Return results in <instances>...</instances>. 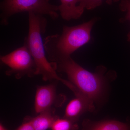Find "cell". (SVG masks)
I'll use <instances>...</instances> for the list:
<instances>
[{
	"label": "cell",
	"mask_w": 130,
	"mask_h": 130,
	"mask_svg": "<svg viewBox=\"0 0 130 130\" xmlns=\"http://www.w3.org/2000/svg\"><path fill=\"white\" fill-rule=\"evenodd\" d=\"M98 20L97 18H93L78 25L64 26L60 35L47 36L44 44L50 61L55 62L71 56L73 53L89 42L92 28Z\"/></svg>",
	"instance_id": "6da1fadb"
},
{
	"label": "cell",
	"mask_w": 130,
	"mask_h": 130,
	"mask_svg": "<svg viewBox=\"0 0 130 130\" xmlns=\"http://www.w3.org/2000/svg\"><path fill=\"white\" fill-rule=\"evenodd\" d=\"M29 13V29L24 43L28 47L35 61L36 71V75L41 76L44 81L56 80L60 81L67 87L70 81L64 80L58 76L53 62L48 60L42 34L46 30L47 21L42 15Z\"/></svg>",
	"instance_id": "7a4b0ae2"
},
{
	"label": "cell",
	"mask_w": 130,
	"mask_h": 130,
	"mask_svg": "<svg viewBox=\"0 0 130 130\" xmlns=\"http://www.w3.org/2000/svg\"><path fill=\"white\" fill-rule=\"evenodd\" d=\"M53 63L56 71L66 74L70 82L90 101L94 103L100 98L103 88L105 67H99L95 73L91 72L76 63L71 56Z\"/></svg>",
	"instance_id": "3957f363"
},
{
	"label": "cell",
	"mask_w": 130,
	"mask_h": 130,
	"mask_svg": "<svg viewBox=\"0 0 130 130\" xmlns=\"http://www.w3.org/2000/svg\"><path fill=\"white\" fill-rule=\"evenodd\" d=\"M1 24L6 26L14 14L23 12L46 15L53 19L59 16L58 6L53 5L50 0H3L1 3Z\"/></svg>",
	"instance_id": "277c9868"
},
{
	"label": "cell",
	"mask_w": 130,
	"mask_h": 130,
	"mask_svg": "<svg viewBox=\"0 0 130 130\" xmlns=\"http://www.w3.org/2000/svg\"><path fill=\"white\" fill-rule=\"evenodd\" d=\"M1 61L7 66L5 73L7 76L13 75L20 79L24 76L32 77L36 75V67L28 47L24 43L23 46L9 53L1 56Z\"/></svg>",
	"instance_id": "5b68a950"
},
{
	"label": "cell",
	"mask_w": 130,
	"mask_h": 130,
	"mask_svg": "<svg viewBox=\"0 0 130 130\" xmlns=\"http://www.w3.org/2000/svg\"><path fill=\"white\" fill-rule=\"evenodd\" d=\"M65 96L57 95L56 85L50 84L38 86L35 95L34 108L37 113L52 108L55 105L60 106L64 102Z\"/></svg>",
	"instance_id": "8992f818"
},
{
	"label": "cell",
	"mask_w": 130,
	"mask_h": 130,
	"mask_svg": "<svg viewBox=\"0 0 130 130\" xmlns=\"http://www.w3.org/2000/svg\"><path fill=\"white\" fill-rule=\"evenodd\" d=\"M94 103L85 96H76L68 104L64 118L77 122L81 115L86 111H93Z\"/></svg>",
	"instance_id": "52a82bcc"
},
{
	"label": "cell",
	"mask_w": 130,
	"mask_h": 130,
	"mask_svg": "<svg viewBox=\"0 0 130 130\" xmlns=\"http://www.w3.org/2000/svg\"><path fill=\"white\" fill-rule=\"evenodd\" d=\"M58 117L55 109L51 108L41 112L36 117L26 116L24 119L29 121L35 130H47L51 129Z\"/></svg>",
	"instance_id": "ba28073f"
},
{
	"label": "cell",
	"mask_w": 130,
	"mask_h": 130,
	"mask_svg": "<svg viewBox=\"0 0 130 130\" xmlns=\"http://www.w3.org/2000/svg\"><path fill=\"white\" fill-rule=\"evenodd\" d=\"M82 130H130V124L115 120L93 122L85 120Z\"/></svg>",
	"instance_id": "9c48e42d"
},
{
	"label": "cell",
	"mask_w": 130,
	"mask_h": 130,
	"mask_svg": "<svg viewBox=\"0 0 130 130\" xmlns=\"http://www.w3.org/2000/svg\"><path fill=\"white\" fill-rule=\"evenodd\" d=\"M58 11L62 18L69 21L79 18L83 13L84 8L78 3V0H60Z\"/></svg>",
	"instance_id": "30bf717a"
},
{
	"label": "cell",
	"mask_w": 130,
	"mask_h": 130,
	"mask_svg": "<svg viewBox=\"0 0 130 130\" xmlns=\"http://www.w3.org/2000/svg\"><path fill=\"white\" fill-rule=\"evenodd\" d=\"M51 130H78V125L69 119L59 117L54 122L51 128Z\"/></svg>",
	"instance_id": "8fae6325"
},
{
	"label": "cell",
	"mask_w": 130,
	"mask_h": 130,
	"mask_svg": "<svg viewBox=\"0 0 130 130\" xmlns=\"http://www.w3.org/2000/svg\"><path fill=\"white\" fill-rule=\"evenodd\" d=\"M119 5L121 11L125 13V15L119 19L120 22L124 23L126 21L130 22V0H120ZM127 41L130 43V31L127 35Z\"/></svg>",
	"instance_id": "7c38bea8"
},
{
	"label": "cell",
	"mask_w": 130,
	"mask_h": 130,
	"mask_svg": "<svg viewBox=\"0 0 130 130\" xmlns=\"http://www.w3.org/2000/svg\"><path fill=\"white\" fill-rule=\"evenodd\" d=\"M120 0H106V2L109 5H112L114 2H118ZM78 4L85 9L91 10L100 6L102 4V0H78Z\"/></svg>",
	"instance_id": "4fadbf2b"
},
{
	"label": "cell",
	"mask_w": 130,
	"mask_h": 130,
	"mask_svg": "<svg viewBox=\"0 0 130 130\" xmlns=\"http://www.w3.org/2000/svg\"><path fill=\"white\" fill-rule=\"evenodd\" d=\"M16 130H35L30 123L25 120Z\"/></svg>",
	"instance_id": "5bb4252c"
},
{
	"label": "cell",
	"mask_w": 130,
	"mask_h": 130,
	"mask_svg": "<svg viewBox=\"0 0 130 130\" xmlns=\"http://www.w3.org/2000/svg\"><path fill=\"white\" fill-rule=\"evenodd\" d=\"M0 130H8L2 123L0 124Z\"/></svg>",
	"instance_id": "9a60e30c"
}]
</instances>
